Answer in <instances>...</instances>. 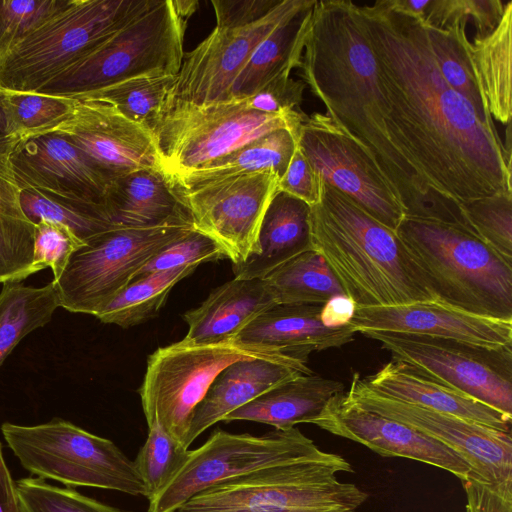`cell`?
Wrapping results in <instances>:
<instances>
[{"mask_svg":"<svg viewBox=\"0 0 512 512\" xmlns=\"http://www.w3.org/2000/svg\"><path fill=\"white\" fill-rule=\"evenodd\" d=\"M59 307L52 282L43 287L4 283L0 292V366L29 333L50 322Z\"/></svg>","mask_w":512,"mask_h":512,"instance_id":"cell-34","label":"cell"},{"mask_svg":"<svg viewBox=\"0 0 512 512\" xmlns=\"http://www.w3.org/2000/svg\"><path fill=\"white\" fill-rule=\"evenodd\" d=\"M308 115L265 114L245 99L204 106L166 101L152 128L161 168L167 177L198 169L244 144L278 129L297 141Z\"/></svg>","mask_w":512,"mask_h":512,"instance_id":"cell-8","label":"cell"},{"mask_svg":"<svg viewBox=\"0 0 512 512\" xmlns=\"http://www.w3.org/2000/svg\"><path fill=\"white\" fill-rule=\"evenodd\" d=\"M353 471L342 456L321 450L219 483L176 512H355L368 494L336 476Z\"/></svg>","mask_w":512,"mask_h":512,"instance_id":"cell-5","label":"cell"},{"mask_svg":"<svg viewBox=\"0 0 512 512\" xmlns=\"http://www.w3.org/2000/svg\"><path fill=\"white\" fill-rule=\"evenodd\" d=\"M392 360L512 417V346L488 348L422 335L367 332Z\"/></svg>","mask_w":512,"mask_h":512,"instance_id":"cell-13","label":"cell"},{"mask_svg":"<svg viewBox=\"0 0 512 512\" xmlns=\"http://www.w3.org/2000/svg\"><path fill=\"white\" fill-rule=\"evenodd\" d=\"M346 398L353 404L406 424L442 442L471 468L468 477L491 484H512L511 433L454 415L379 395L354 374Z\"/></svg>","mask_w":512,"mask_h":512,"instance_id":"cell-14","label":"cell"},{"mask_svg":"<svg viewBox=\"0 0 512 512\" xmlns=\"http://www.w3.org/2000/svg\"><path fill=\"white\" fill-rule=\"evenodd\" d=\"M3 92L9 134L24 138L46 133L65 121L76 101L74 98L38 92Z\"/></svg>","mask_w":512,"mask_h":512,"instance_id":"cell-39","label":"cell"},{"mask_svg":"<svg viewBox=\"0 0 512 512\" xmlns=\"http://www.w3.org/2000/svg\"><path fill=\"white\" fill-rule=\"evenodd\" d=\"M390 3L423 21L430 0H390Z\"/></svg>","mask_w":512,"mask_h":512,"instance_id":"cell-53","label":"cell"},{"mask_svg":"<svg viewBox=\"0 0 512 512\" xmlns=\"http://www.w3.org/2000/svg\"><path fill=\"white\" fill-rule=\"evenodd\" d=\"M188 451L157 422L148 426L146 441L133 461L148 501L173 478L187 459Z\"/></svg>","mask_w":512,"mask_h":512,"instance_id":"cell-40","label":"cell"},{"mask_svg":"<svg viewBox=\"0 0 512 512\" xmlns=\"http://www.w3.org/2000/svg\"><path fill=\"white\" fill-rule=\"evenodd\" d=\"M311 373L309 367L262 358L233 362L217 375L196 406L187 434V448L232 411L283 382Z\"/></svg>","mask_w":512,"mask_h":512,"instance_id":"cell-24","label":"cell"},{"mask_svg":"<svg viewBox=\"0 0 512 512\" xmlns=\"http://www.w3.org/2000/svg\"><path fill=\"white\" fill-rule=\"evenodd\" d=\"M466 512H512V484H491L468 477L462 481Z\"/></svg>","mask_w":512,"mask_h":512,"instance_id":"cell-50","label":"cell"},{"mask_svg":"<svg viewBox=\"0 0 512 512\" xmlns=\"http://www.w3.org/2000/svg\"><path fill=\"white\" fill-rule=\"evenodd\" d=\"M104 205L116 227H152L189 215L162 170L143 168L113 179Z\"/></svg>","mask_w":512,"mask_h":512,"instance_id":"cell-28","label":"cell"},{"mask_svg":"<svg viewBox=\"0 0 512 512\" xmlns=\"http://www.w3.org/2000/svg\"><path fill=\"white\" fill-rule=\"evenodd\" d=\"M264 279H232L215 288L197 308L184 313L188 345L232 341L257 316L276 305Z\"/></svg>","mask_w":512,"mask_h":512,"instance_id":"cell-25","label":"cell"},{"mask_svg":"<svg viewBox=\"0 0 512 512\" xmlns=\"http://www.w3.org/2000/svg\"><path fill=\"white\" fill-rule=\"evenodd\" d=\"M254 358L308 367L307 363L277 350L235 340L208 345H188L180 341L158 348L147 359L139 388L147 426L157 422L187 448L194 410L217 375L233 362Z\"/></svg>","mask_w":512,"mask_h":512,"instance_id":"cell-10","label":"cell"},{"mask_svg":"<svg viewBox=\"0 0 512 512\" xmlns=\"http://www.w3.org/2000/svg\"><path fill=\"white\" fill-rule=\"evenodd\" d=\"M322 305L276 304L251 321L234 340L274 349L307 363L312 352L339 348L354 339L349 324L327 328L321 323Z\"/></svg>","mask_w":512,"mask_h":512,"instance_id":"cell-22","label":"cell"},{"mask_svg":"<svg viewBox=\"0 0 512 512\" xmlns=\"http://www.w3.org/2000/svg\"><path fill=\"white\" fill-rule=\"evenodd\" d=\"M155 0H71L0 59V89L37 92Z\"/></svg>","mask_w":512,"mask_h":512,"instance_id":"cell-6","label":"cell"},{"mask_svg":"<svg viewBox=\"0 0 512 512\" xmlns=\"http://www.w3.org/2000/svg\"><path fill=\"white\" fill-rule=\"evenodd\" d=\"M20 203L32 223L46 220L61 224L83 243L116 228L103 204L68 199L28 188L21 189Z\"/></svg>","mask_w":512,"mask_h":512,"instance_id":"cell-37","label":"cell"},{"mask_svg":"<svg viewBox=\"0 0 512 512\" xmlns=\"http://www.w3.org/2000/svg\"><path fill=\"white\" fill-rule=\"evenodd\" d=\"M466 229L512 259V193H499L460 204Z\"/></svg>","mask_w":512,"mask_h":512,"instance_id":"cell-41","label":"cell"},{"mask_svg":"<svg viewBox=\"0 0 512 512\" xmlns=\"http://www.w3.org/2000/svg\"><path fill=\"white\" fill-rule=\"evenodd\" d=\"M10 161L22 189L104 205L111 181L82 150L61 134L47 132L22 138Z\"/></svg>","mask_w":512,"mask_h":512,"instance_id":"cell-20","label":"cell"},{"mask_svg":"<svg viewBox=\"0 0 512 512\" xmlns=\"http://www.w3.org/2000/svg\"><path fill=\"white\" fill-rule=\"evenodd\" d=\"M16 489L20 512H127L41 478H22Z\"/></svg>","mask_w":512,"mask_h":512,"instance_id":"cell-42","label":"cell"},{"mask_svg":"<svg viewBox=\"0 0 512 512\" xmlns=\"http://www.w3.org/2000/svg\"><path fill=\"white\" fill-rule=\"evenodd\" d=\"M194 228L190 216L152 227H116L85 241L53 282L59 307L97 315L163 247Z\"/></svg>","mask_w":512,"mask_h":512,"instance_id":"cell-11","label":"cell"},{"mask_svg":"<svg viewBox=\"0 0 512 512\" xmlns=\"http://www.w3.org/2000/svg\"><path fill=\"white\" fill-rule=\"evenodd\" d=\"M227 258L222 246L205 233L192 228L155 254L136 273L133 280L152 273Z\"/></svg>","mask_w":512,"mask_h":512,"instance_id":"cell-44","label":"cell"},{"mask_svg":"<svg viewBox=\"0 0 512 512\" xmlns=\"http://www.w3.org/2000/svg\"><path fill=\"white\" fill-rule=\"evenodd\" d=\"M467 23V20H459L444 29L424 25L434 59L445 81L470 102L485 124L494 127L473 62Z\"/></svg>","mask_w":512,"mask_h":512,"instance_id":"cell-33","label":"cell"},{"mask_svg":"<svg viewBox=\"0 0 512 512\" xmlns=\"http://www.w3.org/2000/svg\"><path fill=\"white\" fill-rule=\"evenodd\" d=\"M398 143L451 201L512 193L511 150L445 81L426 27L390 0L358 5Z\"/></svg>","mask_w":512,"mask_h":512,"instance_id":"cell-1","label":"cell"},{"mask_svg":"<svg viewBox=\"0 0 512 512\" xmlns=\"http://www.w3.org/2000/svg\"><path fill=\"white\" fill-rule=\"evenodd\" d=\"M83 242L67 227L40 220L35 224L31 275L45 268H51L53 282L62 275L71 255Z\"/></svg>","mask_w":512,"mask_h":512,"instance_id":"cell-46","label":"cell"},{"mask_svg":"<svg viewBox=\"0 0 512 512\" xmlns=\"http://www.w3.org/2000/svg\"><path fill=\"white\" fill-rule=\"evenodd\" d=\"M0 512H20L16 483L3 457L0 442Z\"/></svg>","mask_w":512,"mask_h":512,"instance_id":"cell-52","label":"cell"},{"mask_svg":"<svg viewBox=\"0 0 512 512\" xmlns=\"http://www.w3.org/2000/svg\"><path fill=\"white\" fill-rule=\"evenodd\" d=\"M71 0H0V59Z\"/></svg>","mask_w":512,"mask_h":512,"instance_id":"cell-43","label":"cell"},{"mask_svg":"<svg viewBox=\"0 0 512 512\" xmlns=\"http://www.w3.org/2000/svg\"><path fill=\"white\" fill-rule=\"evenodd\" d=\"M314 250L310 206L285 192L277 191L263 216L256 251L243 262L232 264L236 279H263L294 257Z\"/></svg>","mask_w":512,"mask_h":512,"instance_id":"cell-26","label":"cell"},{"mask_svg":"<svg viewBox=\"0 0 512 512\" xmlns=\"http://www.w3.org/2000/svg\"><path fill=\"white\" fill-rule=\"evenodd\" d=\"M507 2L501 0H430L423 23L444 29L459 20L471 19L475 26L474 38L491 33L499 23Z\"/></svg>","mask_w":512,"mask_h":512,"instance_id":"cell-45","label":"cell"},{"mask_svg":"<svg viewBox=\"0 0 512 512\" xmlns=\"http://www.w3.org/2000/svg\"><path fill=\"white\" fill-rule=\"evenodd\" d=\"M297 146L322 181L396 231L405 213L392 189L365 151L326 114L307 116Z\"/></svg>","mask_w":512,"mask_h":512,"instance_id":"cell-16","label":"cell"},{"mask_svg":"<svg viewBox=\"0 0 512 512\" xmlns=\"http://www.w3.org/2000/svg\"><path fill=\"white\" fill-rule=\"evenodd\" d=\"M277 304H324L345 294L324 258L315 250L304 252L264 278Z\"/></svg>","mask_w":512,"mask_h":512,"instance_id":"cell-35","label":"cell"},{"mask_svg":"<svg viewBox=\"0 0 512 512\" xmlns=\"http://www.w3.org/2000/svg\"><path fill=\"white\" fill-rule=\"evenodd\" d=\"M300 69L326 115L374 162L405 217L464 226L460 205L432 188L398 143L357 4L317 0Z\"/></svg>","mask_w":512,"mask_h":512,"instance_id":"cell-2","label":"cell"},{"mask_svg":"<svg viewBox=\"0 0 512 512\" xmlns=\"http://www.w3.org/2000/svg\"><path fill=\"white\" fill-rule=\"evenodd\" d=\"M20 135L0 136V283L21 282L31 275L34 229L22 210L21 187L10 157Z\"/></svg>","mask_w":512,"mask_h":512,"instance_id":"cell-30","label":"cell"},{"mask_svg":"<svg viewBox=\"0 0 512 512\" xmlns=\"http://www.w3.org/2000/svg\"><path fill=\"white\" fill-rule=\"evenodd\" d=\"M362 379L369 389L384 397L511 433L512 417L426 376L406 363L391 360L376 373Z\"/></svg>","mask_w":512,"mask_h":512,"instance_id":"cell-23","label":"cell"},{"mask_svg":"<svg viewBox=\"0 0 512 512\" xmlns=\"http://www.w3.org/2000/svg\"><path fill=\"white\" fill-rule=\"evenodd\" d=\"M299 0H281L264 19L240 28L215 29L184 54L166 101L197 106L229 101L232 84L258 44Z\"/></svg>","mask_w":512,"mask_h":512,"instance_id":"cell-17","label":"cell"},{"mask_svg":"<svg viewBox=\"0 0 512 512\" xmlns=\"http://www.w3.org/2000/svg\"><path fill=\"white\" fill-rule=\"evenodd\" d=\"M353 331L393 332L451 339L488 348L512 346V321L469 313L429 300L388 307H357Z\"/></svg>","mask_w":512,"mask_h":512,"instance_id":"cell-21","label":"cell"},{"mask_svg":"<svg viewBox=\"0 0 512 512\" xmlns=\"http://www.w3.org/2000/svg\"><path fill=\"white\" fill-rule=\"evenodd\" d=\"M281 0H212L218 28H240L264 19Z\"/></svg>","mask_w":512,"mask_h":512,"instance_id":"cell-49","label":"cell"},{"mask_svg":"<svg viewBox=\"0 0 512 512\" xmlns=\"http://www.w3.org/2000/svg\"><path fill=\"white\" fill-rule=\"evenodd\" d=\"M356 309V303L346 294L335 295L322 305L320 321L327 328H340L350 323Z\"/></svg>","mask_w":512,"mask_h":512,"instance_id":"cell-51","label":"cell"},{"mask_svg":"<svg viewBox=\"0 0 512 512\" xmlns=\"http://www.w3.org/2000/svg\"><path fill=\"white\" fill-rule=\"evenodd\" d=\"M317 0H299L297 6L255 48L235 78L229 100L252 96L280 77L300 68L304 45Z\"/></svg>","mask_w":512,"mask_h":512,"instance_id":"cell-27","label":"cell"},{"mask_svg":"<svg viewBox=\"0 0 512 512\" xmlns=\"http://www.w3.org/2000/svg\"><path fill=\"white\" fill-rule=\"evenodd\" d=\"M1 432L21 465L43 480L145 496L133 461L111 440L69 421L55 418L33 426L5 422Z\"/></svg>","mask_w":512,"mask_h":512,"instance_id":"cell-9","label":"cell"},{"mask_svg":"<svg viewBox=\"0 0 512 512\" xmlns=\"http://www.w3.org/2000/svg\"><path fill=\"white\" fill-rule=\"evenodd\" d=\"M321 429L360 443L383 457L407 458L444 469L462 481L470 466L451 448L406 424L365 410L345 392L334 397L312 422Z\"/></svg>","mask_w":512,"mask_h":512,"instance_id":"cell-19","label":"cell"},{"mask_svg":"<svg viewBox=\"0 0 512 512\" xmlns=\"http://www.w3.org/2000/svg\"><path fill=\"white\" fill-rule=\"evenodd\" d=\"M471 52L492 118L510 125L512 116V1L488 35L474 38Z\"/></svg>","mask_w":512,"mask_h":512,"instance_id":"cell-32","label":"cell"},{"mask_svg":"<svg viewBox=\"0 0 512 512\" xmlns=\"http://www.w3.org/2000/svg\"><path fill=\"white\" fill-rule=\"evenodd\" d=\"M280 177L263 170L175 190L195 229L217 241L232 264L256 251L259 228Z\"/></svg>","mask_w":512,"mask_h":512,"instance_id":"cell-15","label":"cell"},{"mask_svg":"<svg viewBox=\"0 0 512 512\" xmlns=\"http://www.w3.org/2000/svg\"><path fill=\"white\" fill-rule=\"evenodd\" d=\"M172 4L177 15L187 22L188 18L197 10L199 2L195 0H172Z\"/></svg>","mask_w":512,"mask_h":512,"instance_id":"cell-54","label":"cell"},{"mask_svg":"<svg viewBox=\"0 0 512 512\" xmlns=\"http://www.w3.org/2000/svg\"><path fill=\"white\" fill-rule=\"evenodd\" d=\"M175 77L176 75L137 77L74 99L111 105L126 118L152 131Z\"/></svg>","mask_w":512,"mask_h":512,"instance_id":"cell-38","label":"cell"},{"mask_svg":"<svg viewBox=\"0 0 512 512\" xmlns=\"http://www.w3.org/2000/svg\"><path fill=\"white\" fill-rule=\"evenodd\" d=\"M297 141L286 129L256 138L212 162L184 174L168 177L175 190H192L224 178L263 170L285 173Z\"/></svg>","mask_w":512,"mask_h":512,"instance_id":"cell-31","label":"cell"},{"mask_svg":"<svg viewBox=\"0 0 512 512\" xmlns=\"http://www.w3.org/2000/svg\"><path fill=\"white\" fill-rule=\"evenodd\" d=\"M186 26L172 0H155L146 11L37 92L77 98L137 77L177 75L184 57Z\"/></svg>","mask_w":512,"mask_h":512,"instance_id":"cell-7","label":"cell"},{"mask_svg":"<svg viewBox=\"0 0 512 512\" xmlns=\"http://www.w3.org/2000/svg\"><path fill=\"white\" fill-rule=\"evenodd\" d=\"M198 266H183L132 280L95 317L106 324L129 328L154 318L172 288Z\"/></svg>","mask_w":512,"mask_h":512,"instance_id":"cell-36","label":"cell"},{"mask_svg":"<svg viewBox=\"0 0 512 512\" xmlns=\"http://www.w3.org/2000/svg\"><path fill=\"white\" fill-rule=\"evenodd\" d=\"M278 190L304 201L309 206L320 199L321 179L298 146L279 180Z\"/></svg>","mask_w":512,"mask_h":512,"instance_id":"cell-48","label":"cell"},{"mask_svg":"<svg viewBox=\"0 0 512 512\" xmlns=\"http://www.w3.org/2000/svg\"><path fill=\"white\" fill-rule=\"evenodd\" d=\"M310 227L314 250L357 307L434 300L396 231L322 180Z\"/></svg>","mask_w":512,"mask_h":512,"instance_id":"cell-3","label":"cell"},{"mask_svg":"<svg viewBox=\"0 0 512 512\" xmlns=\"http://www.w3.org/2000/svg\"><path fill=\"white\" fill-rule=\"evenodd\" d=\"M75 100L70 116L48 132L70 140L110 181L138 169L162 170L150 129L126 118L111 105Z\"/></svg>","mask_w":512,"mask_h":512,"instance_id":"cell-18","label":"cell"},{"mask_svg":"<svg viewBox=\"0 0 512 512\" xmlns=\"http://www.w3.org/2000/svg\"><path fill=\"white\" fill-rule=\"evenodd\" d=\"M396 233L435 301L512 321V259L455 223L404 217Z\"/></svg>","mask_w":512,"mask_h":512,"instance_id":"cell-4","label":"cell"},{"mask_svg":"<svg viewBox=\"0 0 512 512\" xmlns=\"http://www.w3.org/2000/svg\"><path fill=\"white\" fill-rule=\"evenodd\" d=\"M344 392L340 381L311 373L283 382L229 413L223 421L245 420L289 429L311 423Z\"/></svg>","mask_w":512,"mask_h":512,"instance_id":"cell-29","label":"cell"},{"mask_svg":"<svg viewBox=\"0 0 512 512\" xmlns=\"http://www.w3.org/2000/svg\"><path fill=\"white\" fill-rule=\"evenodd\" d=\"M320 451L296 427L274 429L260 436L216 429L203 445L188 451L181 468L148 501V512H176L192 497L219 483Z\"/></svg>","mask_w":512,"mask_h":512,"instance_id":"cell-12","label":"cell"},{"mask_svg":"<svg viewBox=\"0 0 512 512\" xmlns=\"http://www.w3.org/2000/svg\"><path fill=\"white\" fill-rule=\"evenodd\" d=\"M3 90L0 89V136L10 135L3 107Z\"/></svg>","mask_w":512,"mask_h":512,"instance_id":"cell-55","label":"cell"},{"mask_svg":"<svg viewBox=\"0 0 512 512\" xmlns=\"http://www.w3.org/2000/svg\"><path fill=\"white\" fill-rule=\"evenodd\" d=\"M304 89L303 81L290 76L280 77L246 98L245 102L248 108L261 113L287 115L302 111Z\"/></svg>","mask_w":512,"mask_h":512,"instance_id":"cell-47","label":"cell"}]
</instances>
